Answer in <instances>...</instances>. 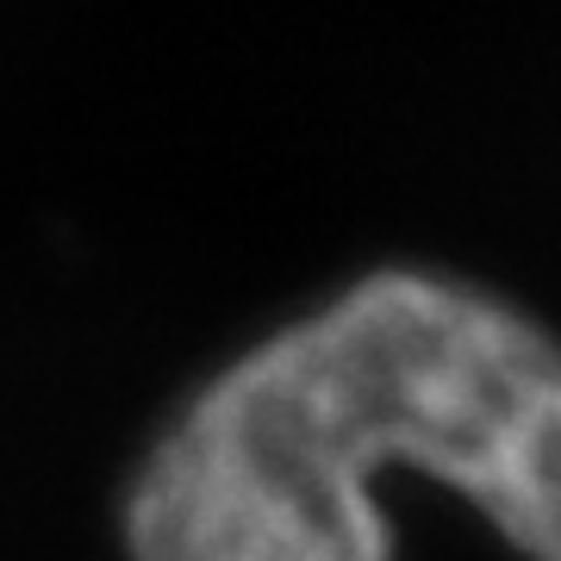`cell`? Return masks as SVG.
<instances>
[{"label":"cell","instance_id":"obj_1","mask_svg":"<svg viewBox=\"0 0 561 561\" xmlns=\"http://www.w3.org/2000/svg\"><path fill=\"white\" fill-rule=\"evenodd\" d=\"M381 468L561 561V337L474 280L375 268L201 381L125 493L131 561H393Z\"/></svg>","mask_w":561,"mask_h":561}]
</instances>
